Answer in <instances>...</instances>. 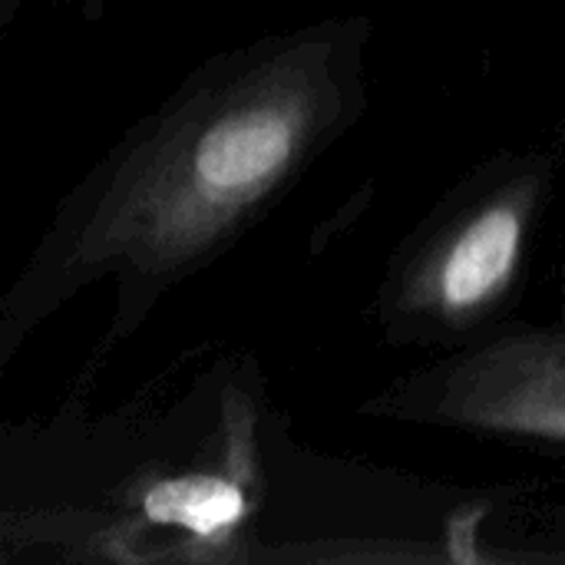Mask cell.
I'll list each match as a JSON object with an SVG mask.
<instances>
[{
    "label": "cell",
    "mask_w": 565,
    "mask_h": 565,
    "mask_svg": "<svg viewBox=\"0 0 565 565\" xmlns=\"http://www.w3.org/2000/svg\"><path fill=\"white\" fill-rule=\"evenodd\" d=\"M328 89L324 60L298 50L185 103L103 189L76 262L169 271L215 245L298 162Z\"/></svg>",
    "instance_id": "1"
},
{
    "label": "cell",
    "mask_w": 565,
    "mask_h": 565,
    "mask_svg": "<svg viewBox=\"0 0 565 565\" xmlns=\"http://www.w3.org/2000/svg\"><path fill=\"white\" fill-rule=\"evenodd\" d=\"M447 411L467 424L565 437V338L503 341L447 387Z\"/></svg>",
    "instance_id": "2"
},
{
    "label": "cell",
    "mask_w": 565,
    "mask_h": 565,
    "mask_svg": "<svg viewBox=\"0 0 565 565\" xmlns=\"http://www.w3.org/2000/svg\"><path fill=\"white\" fill-rule=\"evenodd\" d=\"M523 245V212L513 202L483 209L447 248L437 268V295L447 311L487 305L513 275Z\"/></svg>",
    "instance_id": "3"
},
{
    "label": "cell",
    "mask_w": 565,
    "mask_h": 565,
    "mask_svg": "<svg viewBox=\"0 0 565 565\" xmlns=\"http://www.w3.org/2000/svg\"><path fill=\"white\" fill-rule=\"evenodd\" d=\"M142 510L156 523H169L195 536H222L242 520L245 500H242V490L228 480L182 477V480H166L152 487L146 493Z\"/></svg>",
    "instance_id": "4"
}]
</instances>
